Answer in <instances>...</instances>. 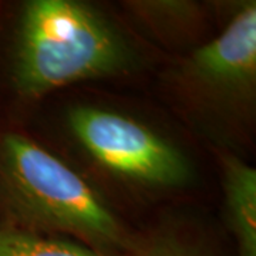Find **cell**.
Instances as JSON below:
<instances>
[{"label":"cell","instance_id":"cell-2","mask_svg":"<svg viewBox=\"0 0 256 256\" xmlns=\"http://www.w3.org/2000/svg\"><path fill=\"white\" fill-rule=\"evenodd\" d=\"M165 60L117 4L0 3V122L22 126L40 104L73 88L154 78Z\"/></svg>","mask_w":256,"mask_h":256},{"label":"cell","instance_id":"cell-4","mask_svg":"<svg viewBox=\"0 0 256 256\" xmlns=\"http://www.w3.org/2000/svg\"><path fill=\"white\" fill-rule=\"evenodd\" d=\"M152 80L170 114L210 152L248 158L256 131L255 0H235L215 36L166 58Z\"/></svg>","mask_w":256,"mask_h":256},{"label":"cell","instance_id":"cell-6","mask_svg":"<svg viewBox=\"0 0 256 256\" xmlns=\"http://www.w3.org/2000/svg\"><path fill=\"white\" fill-rule=\"evenodd\" d=\"M224 224L236 256H256V168L248 158L215 151Z\"/></svg>","mask_w":256,"mask_h":256},{"label":"cell","instance_id":"cell-8","mask_svg":"<svg viewBox=\"0 0 256 256\" xmlns=\"http://www.w3.org/2000/svg\"><path fill=\"white\" fill-rule=\"evenodd\" d=\"M0 256H101L64 236L43 235L0 225Z\"/></svg>","mask_w":256,"mask_h":256},{"label":"cell","instance_id":"cell-5","mask_svg":"<svg viewBox=\"0 0 256 256\" xmlns=\"http://www.w3.org/2000/svg\"><path fill=\"white\" fill-rule=\"evenodd\" d=\"M116 4L140 36L171 58L205 44L215 36L235 2L121 0Z\"/></svg>","mask_w":256,"mask_h":256},{"label":"cell","instance_id":"cell-3","mask_svg":"<svg viewBox=\"0 0 256 256\" xmlns=\"http://www.w3.org/2000/svg\"><path fill=\"white\" fill-rule=\"evenodd\" d=\"M0 225L74 239L101 256H124L138 232L70 161L9 122H0Z\"/></svg>","mask_w":256,"mask_h":256},{"label":"cell","instance_id":"cell-7","mask_svg":"<svg viewBox=\"0 0 256 256\" xmlns=\"http://www.w3.org/2000/svg\"><path fill=\"white\" fill-rule=\"evenodd\" d=\"M186 205L158 210L138 226L137 236L124 256H208L201 220Z\"/></svg>","mask_w":256,"mask_h":256},{"label":"cell","instance_id":"cell-1","mask_svg":"<svg viewBox=\"0 0 256 256\" xmlns=\"http://www.w3.org/2000/svg\"><path fill=\"white\" fill-rule=\"evenodd\" d=\"M28 120L37 122L36 131L28 128L33 136L80 170L130 220L186 205L205 186L194 138L134 98L78 87L44 101L23 124Z\"/></svg>","mask_w":256,"mask_h":256}]
</instances>
